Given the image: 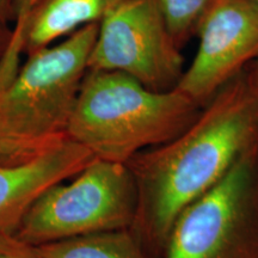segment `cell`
Listing matches in <instances>:
<instances>
[{
	"instance_id": "6da1fadb",
	"label": "cell",
	"mask_w": 258,
	"mask_h": 258,
	"mask_svg": "<svg viewBox=\"0 0 258 258\" xmlns=\"http://www.w3.org/2000/svg\"><path fill=\"white\" fill-rule=\"evenodd\" d=\"M258 147V84L249 67L213 96L182 133L128 161L138 191L131 231L163 258L170 231L188 206Z\"/></svg>"
},
{
	"instance_id": "7a4b0ae2",
	"label": "cell",
	"mask_w": 258,
	"mask_h": 258,
	"mask_svg": "<svg viewBox=\"0 0 258 258\" xmlns=\"http://www.w3.org/2000/svg\"><path fill=\"white\" fill-rule=\"evenodd\" d=\"M201 109L177 88L154 91L124 73L89 70L67 138L96 159L127 164L138 153L176 138Z\"/></svg>"
},
{
	"instance_id": "3957f363",
	"label": "cell",
	"mask_w": 258,
	"mask_h": 258,
	"mask_svg": "<svg viewBox=\"0 0 258 258\" xmlns=\"http://www.w3.org/2000/svg\"><path fill=\"white\" fill-rule=\"evenodd\" d=\"M98 28L85 25L28 54L0 91V117L15 135L44 146L67 137Z\"/></svg>"
},
{
	"instance_id": "277c9868",
	"label": "cell",
	"mask_w": 258,
	"mask_h": 258,
	"mask_svg": "<svg viewBox=\"0 0 258 258\" xmlns=\"http://www.w3.org/2000/svg\"><path fill=\"white\" fill-rule=\"evenodd\" d=\"M138 191L127 164L95 159L73 177L41 194L16 233L28 243H53L133 225Z\"/></svg>"
},
{
	"instance_id": "5b68a950",
	"label": "cell",
	"mask_w": 258,
	"mask_h": 258,
	"mask_svg": "<svg viewBox=\"0 0 258 258\" xmlns=\"http://www.w3.org/2000/svg\"><path fill=\"white\" fill-rule=\"evenodd\" d=\"M163 258H258V147L180 213Z\"/></svg>"
},
{
	"instance_id": "8992f818",
	"label": "cell",
	"mask_w": 258,
	"mask_h": 258,
	"mask_svg": "<svg viewBox=\"0 0 258 258\" xmlns=\"http://www.w3.org/2000/svg\"><path fill=\"white\" fill-rule=\"evenodd\" d=\"M89 70L116 71L154 91L178 85L184 57L154 0H121L99 22Z\"/></svg>"
},
{
	"instance_id": "52a82bcc",
	"label": "cell",
	"mask_w": 258,
	"mask_h": 258,
	"mask_svg": "<svg viewBox=\"0 0 258 258\" xmlns=\"http://www.w3.org/2000/svg\"><path fill=\"white\" fill-rule=\"evenodd\" d=\"M196 34L198 50L176 88L203 108L258 57V2L213 0Z\"/></svg>"
},
{
	"instance_id": "ba28073f",
	"label": "cell",
	"mask_w": 258,
	"mask_h": 258,
	"mask_svg": "<svg viewBox=\"0 0 258 258\" xmlns=\"http://www.w3.org/2000/svg\"><path fill=\"white\" fill-rule=\"evenodd\" d=\"M95 159L88 148L66 137L28 159L0 160V228L17 231L41 194L73 178Z\"/></svg>"
},
{
	"instance_id": "9c48e42d",
	"label": "cell",
	"mask_w": 258,
	"mask_h": 258,
	"mask_svg": "<svg viewBox=\"0 0 258 258\" xmlns=\"http://www.w3.org/2000/svg\"><path fill=\"white\" fill-rule=\"evenodd\" d=\"M121 0H36L0 63V89L15 78L21 56L48 47L85 25L99 23Z\"/></svg>"
},
{
	"instance_id": "30bf717a",
	"label": "cell",
	"mask_w": 258,
	"mask_h": 258,
	"mask_svg": "<svg viewBox=\"0 0 258 258\" xmlns=\"http://www.w3.org/2000/svg\"><path fill=\"white\" fill-rule=\"evenodd\" d=\"M38 249L44 258H153L131 228L53 241Z\"/></svg>"
},
{
	"instance_id": "8fae6325",
	"label": "cell",
	"mask_w": 258,
	"mask_h": 258,
	"mask_svg": "<svg viewBox=\"0 0 258 258\" xmlns=\"http://www.w3.org/2000/svg\"><path fill=\"white\" fill-rule=\"evenodd\" d=\"M177 44L182 48L206 15L213 0H154Z\"/></svg>"
},
{
	"instance_id": "7c38bea8",
	"label": "cell",
	"mask_w": 258,
	"mask_h": 258,
	"mask_svg": "<svg viewBox=\"0 0 258 258\" xmlns=\"http://www.w3.org/2000/svg\"><path fill=\"white\" fill-rule=\"evenodd\" d=\"M49 146L51 145L44 146V145L32 143V141L17 137L6 127V124L0 117V160H24L36 156L37 153L42 152Z\"/></svg>"
},
{
	"instance_id": "4fadbf2b",
	"label": "cell",
	"mask_w": 258,
	"mask_h": 258,
	"mask_svg": "<svg viewBox=\"0 0 258 258\" xmlns=\"http://www.w3.org/2000/svg\"><path fill=\"white\" fill-rule=\"evenodd\" d=\"M0 258H44L38 246L19 238L16 232L0 228Z\"/></svg>"
},
{
	"instance_id": "5bb4252c",
	"label": "cell",
	"mask_w": 258,
	"mask_h": 258,
	"mask_svg": "<svg viewBox=\"0 0 258 258\" xmlns=\"http://www.w3.org/2000/svg\"><path fill=\"white\" fill-rule=\"evenodd\" d=\"M36 0H16L15 3V11H14V37H12V42L16 40V37L18 36L19 31H21L22 27H23V23L25 21V17H27L29 10Z\"/></svg>"
},
{
	"instance_id": "9a60e30c",
	"label": "cell",
	"mask_w": 258,
	"mask_h": 258,
	"mask_svg": "<svg viewBox=\"0 0 258 258\" xmlns=\"http://www.w3.org/2000/svg\"><path fill=\"white\" fill-rule=\"evenodd\" d=\"M12 37H14V29L10 27L9 22L0 18V63L8 54Z\"/></svg>"
},
{
	"instance_id": "2e32d148",
	"label": "cell",
	"mask_w": 258,
	"mask_h": 258,
	"mask_svg": "<svg viewBox=\"0 0 258 258\" xmlns=\"http://www.w3.org/2000/svg\"><path fill=\"white\" fill-rule=\"evenodd\" d=\"M16 0H0V18L12 23L14 22Z\"/></svg>"
},
{
	"instance_id": "e0dca14e",
	"label": "cell",
	"mask_w": 258,
	"mask_h": 258,
	"mask_svg": "<svg viewBox=\"0 0 258 258\" xmlns=\"http://www.w3.org/2000/svg\"><path fill=\"white\" fill-rule=\"evenodd\" d=\"M249 70H250L251 74H252L253 79L256 80V83L258 84V57H257L256 60L253 61L252 63L250 64V66H249Z\"/></svg>"
},
{
	"instance_id": "ac0fdd59",
	"label": "cell",
	"mask_w": 258,
	"mask_h": 258,
	"mask_svg": "<svg viewBox=\"0 0 258 258\" xmlns=\"http://www.w3.org/2000/svg\"><path fill=\"white\" fill-rule=\"evenodd\" d=\"M257 2H258V0H257Z\"/></svg>"
}]
</instances>
